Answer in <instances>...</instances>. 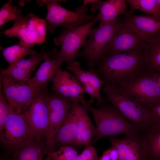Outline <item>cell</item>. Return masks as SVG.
<instances>
[{"instance_id": "3", "label": "cell", "mask_w": 160, "mask_h": 160, "mask_svg": "<svg viewBox=\"0 0 160 160\" xmlns=\"http://www.w3.org/2000/svg\"><path fill=\"white\" fill-rule=\"evenodd\" d=\"M107 101L115 106L143 133L149 128L148 109L121 89L106 83L103 89Z\"/></svg>"}, {"instance_id": "14", "label": "cell", "mask_w": 160, "mask_h": 160, "mask_svg": "<svg viewBox=\"0 0 160 160\" xmlns=\"http://www.w3.org/2000/svg\"><path fill=\"white\" fill-rule=\"evenodd\" d=\"M112 146L117 150L119 160H149L147 143L143 133L109 138Z\"/></svg>"}, {"instance_id": "27", "label": "cell", "mask_w": 160, "mask_h": 160, "mask_svg": "<svg viewBox=\"0 0 160 160\" xmlns=\"http://www.w3.org/2000/svg\"><path fill=\"white\" fill-rule=\"evenodd\" d=\"M47 155L44 160H76L78 154L76 150L71 146L65 145L54 152L47 153Z\"/></svg>"}, {"instance_id": "18", "label": "cell", "mask_w": 160, "mask_h": 160, "mask_svg": "<svg viewBox=\"0 0 160 160\" xmlns=\"http://www.w3.org/2000/svg\"><path fill=\"white\" fill-rule=\"evenodd\" d=\"M50 57L45 58L34 76L27 81L31 87L38 92L47 88V84L52 81L63 65L62 60H52L50 58Z\"/></svg>"}, {"instance_id": "24", "label": "cell", "mask_w": 160, "mask_h": 160, "mask_svg": "<svg viewBox=\"0 0 160 160\" xmlns=\"http://www.w3.org/2000/svg\"><path fill=\"white\" fill-rule=\"evenodd\" d=\"M149 160H160V129L149 128L143 133Z\"/></svg>"}, {"instance_id": "4", "label": "cell", "mask_w": 160, "mask_h": 160, "mask_svg": "<svg viewBox=\"0 0 160 160\" xmlns=\"http://www.w3.org/2000/svg\"><path fill=\"white\" fill-rule=\"evenodd\" d=\"M66 0H37L39 6L46 5L47 13L46 20L47 30L52 33L56 28L62 26L69 29L83 25L95 17L94 14L87 13L88 7L83 5L77 8L73 12L67 9L60 5L61 2H66Z\"/></svg>"}, {"instance_id": "31", "label": "cell", "mask_w": 160, "mask_h": 160, "mask_svg": "<svg viewBox=\"0 0 160 160\" xmlns=\"http://www.w3.org/2000/svg\"><path fill=\"white\" fill-rule=\"evenodd\" d=\"M68 69L73 73L82 85L89 84L85 70L81 68L80 63L74 60L68 65Z\"/></svg>"}, {"instance_id": "8", "label": "cell", "mask_w": 160, "mask_h": 160, "mask_svg": "<svg viewBox=\"0 0 160 160\" xmlns=\"http://www.w3.org/2000/svg\"><path fill=\"white\" fill-rule=\"evenodd\" d=\"M48 96L47 88L40 90L23 112L33 138L39 141L45 140L47 130L49 113L47 100Z\"/></svg>"}, {"instance_id": "16", "label": "cell", "mask_w": 160, "mask_h": 160, "mask_svg": "<svg viewBox=\"0 0 160 160\" xmlns=\"http://www.w3.org/2000/svg\"><path fill=\"white\" fill-rule=\"evenodd\" d=\"M81 105L78 103H72L56 135L55 140L56 150L62 146L75 145L77 117Z\"/></svg>"}, {"instance_id": "7", "label": "cell", "mask_w": 160, "mask_h": 160, "mask_svg": "<svg viewBox=\"0 0 160 160\" xmlns=\"http://www.w3.org/2000/svg\"><path fill=\"white\" fill-rule=\"evenodd\" d=\"M120 18L111 22L100 23L96 28L90 31L84 48L76 57L84 58L89 70H93L95 63L102 56L119 23Z\"/></svg>"}, {"instance_id": "17", "label": "cell", "mask_w": 160, "mask_h": 160, "mask_svg": "<svg viewBox=\"0 0 160 160\" xmlns=\"http://www.w3.org/2000/svg\"><path fill=\"white\" fill-rule=\"evenodd\" d=\"M12 160H43L47 155L45 141L26 140L8 150Z\"/></svg>"}, {"instance_id": "25", "label": "cell", "mask_w": 160, "mask_h": 160, "mask_svg": "<svg viewBox=\"0 0 160 160\" xmlns=\"http://www.w3.org/2000/svg\"><path fill=\"white\" fill-rule=\"evenodd\" d=\"M127 1L131 8L128 13L132 14L135 10H139L160 20V11L156 0H128Z\"/></svg>"}, {"instance_id": "26", "label": "cell", "mask_w": 160, "mask_h": 160, "mask_svg": "<svg viewBox=\"0 0 160 160\" xmlns=\"http://www.w3.org/2000/svg\"><path fill=\"white\" fill-rule=\"evenodd\" d=\"M58 52L57 49H54L48 52L44 50L39 53H36L30 55V57L27 59H22L13 66L25 70L33 72L37 65L42 60L49 56H51Z\"/></svg>"}, {"instance_id": "32", "label": "cell", "mask_w": 160, "mask_h": 160, "mask_svg": "<svg viewBox=\"0 0 160 160\" xmlns=\"http://www.w3.org/2000/svg\"><path fill=\"white\" fill-rule=\"evenodd\" d=\"M12 108L5 98L1 87L0 92V129L3 127L5 120Z\"/></svg>"}, {"instance_id": "10", "label": "cell", "mask_w": 160, "mask_h": 160, "mask_svg": "<svg viewBox=\"0 0 160 160\" xmlns=\"http://www.w3.org/2000/svg\"><path fill=\"white\" fill-rule=\"evenodd\" d=\"M120 88L147 108L160 102V87L154 73L147 71Z\"/></svg>"}, {"instance_id": "20", "label": "cell", "mask_w": 160, "mask_h": 160, "mask_svg": "<svg viewBox=\"0 0 160 160\" xmlns=\"http://www.w3.org/2000/svg\"><path fill=\"white\" fill-rule=\"evenodd\" d=\"M88 108L81 105L77 120V132L75 145L79 147L90 145L96 135V128L87 113Z\"/></svg>"}, {"instance_id": "2", "label": "cell", "mask_w": 160, "mask_h": 160, "mask_svg": "<svg viewBox=\"0 0 160 160\" xmlns=\"http://www.w3.org/2000/svg\"><path fill=\"white\" fill-rule=\"evenodd\" d=\"M88 109L92 115L96 124V135L92 142L94 144L105 137L143 133L112 104L100 105L97 108L91 105Z\"/></svg>"}, {"instance_id": "1", "label": "cell", "mask_w": 160, "mask_h": 160, "mask_svg": "<svg viewBox=\"0 0 160 160\" xmlns=\"http://www.w3.org/2000/svg\"><path fill=\"white\" fill-rule=\"evenodd\" d=\"M143 49L102 56L95 63L94 71L106 83L121 88L147 71Z\"/></svg>"}, {"instance_id": "19", "label": "cell", "mask_w": 160, "mask_h": 160, "mask_svg": "<svg viewBox=\"0 0 160 160\" xmlns=\"http://www.w3.org/2000/svg\"><path fill=\"white\" fill-rule=\"evenodd\" d=\"M127 0H97L92 4L91 11L93 12L99 10L97 15L100 23H107L113 21L119 15L126 13Z\"/></svg>"}, {"instance_id": "36", "label": "cell", "mask_w": 160, "mask_h": 160, "mask_svg": "<svg viewBox=\"0 0 160 160\" xmlns=\"http://www.w3.org/2000/svg\"><path fill=\"white\" fill-rule=\"evenodd\" d=\"M97 0H84L83 1V5L86 6L89 3L92 4L94 2H96Z\"/></svg>"}, {"instance_id": "5", "label": "cell", "mask_w": 160, "mask_h": 160, "mask_svg": "<svg viewBox=\"0 0 160 160\" xmlns=\"http://www.w3.org/2000/svg\"><path fill=\"white\" fill-rule=\"evenodd\" d=\"M97 15L87 23L69 29H65L54 39V43L60 46V51L50 57L52 60L61 59L68 65L76 57L81 48L84 46L93 27L100 20Z\"/></svg>"}, {"instance_id": "37", "label": "cell", "mask_w": 160, "mask_h": 160, "mask_svg": "<svg viewBox=\"0 0 160 160\" xmlns=\"http://www.w3.org/2000/svg\"><path fill=\"white\" fill-rule=\"evenodd\" d=\"M154 73L155 74L157 81L160 87V72Z\"/></svg>"}, {"instance_id": "15", "label": "cell", "mask_w": 160, "mask_h": 160, "mask_svg": "<svg viewBox=\"0 0 160 160\" xmlns=\"http://www.w3.org/2000/svg\"><path fill=\"white\" fill-rule=\"evenodd\" d=\"M124 20L146 42L160 36V20L152 16L136 15L127 12Z\"/></svg>"}, {"instance_id": "21", "label": "cell", "mask_w": 160, "mask_h": 160, "mask_svg": "<svg viewBox=\"0 0 160 160\" xmlns=\"http://www.w3.org/2000/svg\"><path fill=\"white\" fill-rule=\"evenodd\" d=\"M71 106L49 112V122L45 140L47 153L56 151L55 140L56 135Z\"/></svg>"}, {"instance_id": "9", "label": "cell", "mask_w": 160, "mask_h": 160, "mask_svg": "<svg viewBox=\"0 0 160 160\" xmlns=\"http://www.w3.org/2000/svg\"><path fill=\"white\" fill-rule=\"evenodd\" d=\"M0 84L10 105L19 113L30 106L38 92L28 83L17 81L6 74H0Z\"/></svg>"}, {"instance_id": "34", "label": "cell", "mask_w": 160, "mask_h": 160, "mask_svg": "<svg viewBox=\"0 0 160 160\" xmlns=\"http://www.w3.org/2000/svg\"><path fill=\"white\" fill-rule=\"evenodd\" d=\"M76 160H99L97 151L90 145L86 146L81 153L78 155Z\"/></svg>"}, {"instance_id": "13", "label": "cell", "mask_w": 160, "mask_h": 160, "mask_svg": "<svg viewBox=\"0 0 160 160\" xmlns=\"http://www.w3.org/2000/svg\"><path fill=\"white\" fill-rule=\"evenodd\" d=\"M51 90L72 103H78L87 108L92 104L84 97V88L77 78L60 68L52 81Z\"/></svg>"}, {"instance_id": "33", "label": "cell", "mask_w": 160, "mask_h": 160, "mask_svg": "<svg viewBox=\"0 0 160 160\" xmlns=\"http://www.w3.org/2000/svg\"><path fill=\"white\" fill-rule=\"evenodd\" d=\"M89 84L97 93L100 95V90L101 87L105 84L106 82L99 78L93 70H85Z\"/></svg>"}, {"instance_id": "38", "label": "cell", "mask_w": 160, "mask_h": 160, "mask_svg": "<svg viewBox=\"0 0 160 160\" xmlns=\"http://www.w3.org/2000/svg\"><path fill=\"white\" fill-rule=\"evenodd\" d=\"M158 7L160 11V0H156Z\"/></svg>"}, {"instance_id": "22", "label": "cell", "mask_w": 160, "mask_h": 160, "mask_svg": "<svg viewBox=\"0 0 160 160\" xmlns=\"http://www.w3.org/2000/svg\"><path fill=\"white\" fill-rule=\"evenodd\" d=\"M143 53L146 70L153 73L160 72V36L146 42Z\"/></svg>"}, {"instance_id": "30", "label": "cell", "mask_w": 160, "mask_h": 160, "mask_svg": "<svg viewBox=\"0 0 160 160\" xmlns=\"http://www.w3.org/2000/svg\"><path fill=\"white\" fill-rule=\"evenodd\" d=\"M147 108L149 128L160 129V102L151 105Z\"/></svg>"}, {"instance_id": "6", "label": "cell", "mask_w": 160, "mask_h": 160, "mask_svg": "<svg viewBox=\"0 0 160 160\" xmlns=\"http://www.w3.org/2000/svg\"><path fill=\"white\" fill-rule=\"evenodd\" d=\"M15 19L13 26L6 30L4 33L11 37H16L19 43L31 48L46 41V19L39 17L31 13L24 15L21 13Z\"/></svg>"}, {"instance_id": "29", "label": "cell", "mask_w": 160, "mask_h": 160, "mask_svg": "<svg viewBox=\"0 0 160 160\" xmlns=\"http://www.w3.org/2000/svg\"><path fill=\"white\" fill-rule=\"evenodd\" d=\"M33 72L15 66L1 69L0 74H6L17 81L27 82L31 78Z\"/></svg>"}, {"instance_id": "12", "label": "cell", "mask_w": 160, "mask_h": 160, "mask_svg": "<svg viewBox=\"0 0 160 160\" xmlns=\"http://www.w3.org/2000/svg\"><path fill=\"white\" fill-rule=\"evenodd\" d=\"M146 43L124 18H120L116 30L102 56L142 49Z\"/></svg>"}, {"instance_id": "35", "label": "cell", "mask_w": 160, "mask_h": 160, "mask_svg": "<svg viewBox=\"0 0 160 160\" xmlns=\"http://www.w3.org/2000/svg\"><path fill=\"white\" fill-rule=\"evenodd\" d=\"M99 160H119L118 152L115 147L112 146L103 152Z\"/></svg>"}, {"instance_id": "11", "label": "cell", "mask_w": 160, "mask_h": 160, "mask_svg": "<svg viewBox=\"0 0 160 160\" xmlns=\"http://www.w3.org/2000/svg\"><path fill=\"white\" fill-rule=\"evenodd\" d=\"M0 138L7 150L26 140L34 138L23 113L12 108L0 129Z\"/></svg>"}, {"instance_id": "28", "label": "cell", "mask_w": 160, "mask_h": 160, "mask_svg": "<svg viewBox=\"0 0 160 160\" xmlns=\"http://www.w3.org/2000/svg\"><path fill=\"white\" fill-rule=\"evenodd\" d=\"M12 1L9 0L0 9V26L9 21L18 18L21 13L20 10L16 6H12L11 3Z\"/></svg>"}, {"instance_id": "23", "label": "cell", "mask_w": 160, "mask_h": 160, "mask_svg": "<svg viewBox=\"0 0 160 160\" xmlns=\"http://www.w3.org/2000/svg\"><path fill=\"white\" fill-rule=\"evenodd\" d=\"M2 56L9 64L8 67L13 66L27 55H33L36 52L31 48L19 43L16 45L3 48L1 46Z\"/></svg>"}]
</instances>
